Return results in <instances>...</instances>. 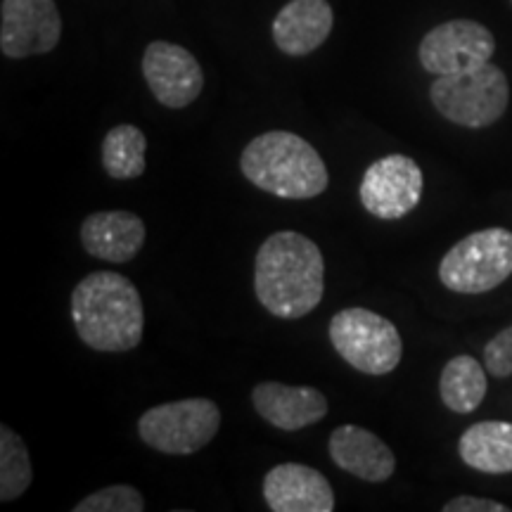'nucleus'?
Returning a JSON list of instances; mask_svg holds the SVG:
<instances>
[{
	"instance_id": "19",
	"label": "nucleus",
	"mask_w": 512,
	"mask_h": 512,
	"mask_svg": "<svg viewBox=\"0 0 512 512\" xmlns=\"http://www.w3.org/2000/svg\"><path fill=\"white\" fill-rule=\"evenodd\" d=\"M147 138L138 126L119 124L102 140V166L114 181H136L145 174Z\"/></svg>"
},
{
	"instance_id": "14",
	"label": "nucleus",
	"mask_w": 512,
	"mask_h": 512,
	"mask_svg": "<svg viewBox=\"0 0 512 512\" xmlns=\"http://www.w3.org/2000/svg\"><path fill=\"white\" fill-rule=\"evenodd\" d=\"M256 413L268 425L285 432H297L316 425L328 415L330 406L323 392L313 387H290L283 382H259L252 389Z\"/></svg>"
},
{
	"instance_id": "9",
	"label": "nucleus",
	"mask_w": 512,
	"mask_h": 512,
	"mask_svg": "<svg viewBox=\"0 0 512 512\" xmlns=\"http://www.w3.org/2000/svg\"><path fill=\"white\" fill-rule=\"evenodd\" d=\"M496 53V38L484 24L451 19L422 38L418 57L425 72L448 76L482 67Z\"/></svg>"
},
{
	"instance_id": "23",
	"label": "nucleus",
	"mask_w": 512,
	"mask_h": 512,
	"mask_svg": "<svg viewBox=\"0 0 512 512\" xmlns=\"http://www.w3.org/2000/svg\"><path fill=\"white\" fill-rule=\"evenodd\" d=\"M508 505L477 496H456L444 503V512H508Z\"/></svg>"
},
{
	"instance_id": "8",
	"label": "nucleus",
	"mask_w": 512,
	"mask_h": 512,
	"mask_svg": "<svg viewBox=\"0 0 512 512\" xmlns=\"http://www.w3.org/2000/svg\"><path fill=\"white\" fill-rule=\"evenodd\" d=\"M425 176L418 162L406 155H389L373 162L363 174L358 197L363 209L380 221H399L418 207Z\"/></svg>"
},
{
	"instance_id": "16",
	"label": "nucleus",
	"mask_w": 512,
	"mask_h": 512,
	"mask_svg": "<svg viewBox=\"0 0 512 512\" xmlns=\"http://www.w3.org/2000/svg\"><path fill=\"white\" fill-rule=\"evenodd\" d=\"M335 12L328 0H290L273 19V41L290 57L311 55L328 41Z\"/></svg>"
},
{
	"instance_id": "15",
	"label": "nucleus",
	"mask_w": 512,
	"mask_h": 512,
	"mask_svg": "<svg viewBox=\"0 0 512 512\" xmlns=\"http://www.w3.org/2000/svg\"><path fill=\"white\" fill-rule=\"evenodd\" d=\"M330 458L339 470L368 484H382L394 475L396 458L384 441L366 427L342 425L330 434Z\"/></svg>"
},
{
	"instance_id": "20",
	"label": "nucleus",
	"mask_w": 512,
	"mask_h": 512,
	"mask_svg": "<svg viewBox=\"0 0 512 512\" xmlns=\"http://www.w3.org/2000/svg\"><path fill=\"white\" fill-rule=\"evenodd\" d=\"M34 472L24 439L8 425L0 427V501H15L29 489Z\"/></svg>"
},
{
	"instance_id": "24",
	"label": "nucleus",
	"mask_w": 512,
	"mask_h": 512,
	"mask_svg": "<svg viewBox=\"0 0 512 512\" xmlns=\"http://www.w3.org/2000/svg\"><path fill=\"white\" fill-rule=\"evenodd\" d=\"M510 3H512V0H510Z\"/></svg>"
},
{
	"instance_id": "7",
	"label": "nucleus",
	"mask_w": 512,
	"mask_h": 512,
	"mask_svg": "<svg viewBox=\"0 0 512 512\" xmlns=\"http://www.w3.org/2000/svg\"><path fill=\"white\" fill-rule=\"evenodd\" d=\"M219 427V406L202 396L159 403L138 420V434L143 444L166 456H190V453L202 451L219 434Z\"/></svg>"
},
{
	"instance_id": "12",
	"label": "nucleus",
	"mask_w": 512,
	"mask_h": 512,
	"mask_svg": "<svg viewBox=\"0 0 512 512\" xmlns=\"http://www.w3.org/2000/svg\"><path fill=\"white\" fill-rule=\"evenodd\" d=\"M264 501L273 512H332L335 491L323 472L302 463H283L266 472Z\"/></svg>"
},
{
	"instance_id": "11",
	"label": "nucleus",
	"mask_w": 512,
	"mask_h": 512,
	"mask_svg": "<svg viewBox=\"0 0 512 512\" xmlns=\"http://www.w3.org/2000/svg\"><path fill=\"white\" fill-rule=\"evenodd\" d=\"M143 76L159 105L183 110L200 98L204 72L197 57L169 41H152L143 55Z\"/></svg>"
},
{
	"instance_id": "3",
	"label": "nucleus",
	"mask_w": 512,
	"mask_h": 512,
	"mask_svg": "<svg viewBox=\"0 0 512 512\" xmlns=\"http://www.w3.org/2000/svg\"><path fill=\"white\" fill-rule=\"evenodd\" d=\"M240 169L249 183L280 200H313L330 185L328 166L316 147L290 131H268L249 140Z\"/></svg>"
},
{
	"instance_id": "13",
	"label": "nucleus",
	"mask_w": 512,
	"mask_h": 512,
	"mask_svg": "<svg viewBox=\"0 0 512 512\" xmlns=\"http://www.w3.org/2000/svg\"><path fill=\"white\" fill-rule=\"evenodd\" d=\"M145 238V223L133 211H95L81 223V245L86 254L110 264H128L136 259L143 252Z\"/></svg>"
},
{
	"instance_id": "10",
	"label": "nucleus",
	"mask_w": 512,
	"mask_h": 512,
	"mask_svg": "<svg viewBox=\"0 0 512 512\" xmlns=\"http://www.w3.org/2000/svg\"><path fill=\"white\" fill-rule=\"evenodd\" d=\"M62 38V17L55 0H3L0 50L10 60L46 55Z\"/></svg>"
},
{
	"instance_id": "1",
	"label": "nucleus",
	"mask_w": 512,
	"mask_h": 512,
	"mask_svg": "<svg viewBox=\"0 0 512 512\" xmlns=\"http://www.w3.org/2000/svg\"><path fill=\"white\" fill-rule=\"evenodd\" d=\"M254 292L275 318L309 316L325 294V259L320 247L294 230L273 233L256 252Z\"/></svg>"
},
{
	"instance_id": "22",
	"label": "nucleus",
	"mask_w": 512,
	"mask_h": 512,
	"mask_svg": "<svg viewBox=\"0 0 512 512\" xmlns=\"http://www.w3.org/2000/svg\"><path fill=\"white\" fill-rule=\"evenodd\" d=\"M484 366L491 375L503 380L512 375V325L498 332L484 347Z\"/></svg>"
},
{
	"instance_id": "17",
	"label": "nucleus",
	"mask_w": 512,
	"mask_h": 512,
	"mask_svg": "<svg viewBox=\"0 0 512 512\" xmlns=\"http://www.w3.org/2000/svg\"><path fill=\"white\" fill-rule=\"evenodd\" d=\"M460 460L486 475L512 472V422L484 420L467 427L458 441Z\"/></svg>"
},
{
	"instance_id": "2",
	"label": "nucleus",
	"mask_w": 512,
	"mask_h": 512,
	"mask_svg": "<svg viewBox=\"0 0 512 512\" xmlns=\"http://www.w3.org/2000/svg\"><path fill=\"white\" fill-rule=\"evenodd\" d=\"M76 335L88 349L124 354L143 342L145 311L138 287L126 275L95 271L72 292Z\"/></svg>"
},
{
	"instance_id": "6",
	"label": "nucleus",
	"mask_w": 512,
	"mask_h": 512,
	"mask_svg": "<svg viewBox=\"0 0 512 512\" xmlns=\"http://www.w3.org/2000/svg\"><path fill=\"white\" fill-rule=\"evenodd\" d=\"M330 342L363 375H389L403 356V339L392 320L361 306L332 316Z\"/></svg>"
},
{
	"instance_id": "21",
	"label": "nucleus",
	"mask_w": 512,
	"mask_h": 512,
	"mask_svg": "<svg viewBox=\"0 0 512 512\" xmlns=\"http://www.w3.org/2000/svg\"><path fill=\"white\" fill-rule=\"evenodd\" d=\"M74 512H143L145 498L136 486L131 484H112L107 489L95 491L76 503Z\"/></svg>"
},
{
	"instance_id": "18",
	"label": "nucleus",
	"mask_w": 512,
	"mask_h": 512,
	"mask_svg": "<svg viewBox=\"0 0 512 512\" xmlns=\"http://www.w3.org/2000/svg\"><path fill=\"white\" fill-rule=\"evenodd\" d=\"M486 366L477 361L475 356H453L441 370L439 377V394L448 411L467 415L475 413L486 399Z\"/></svg>"
},
{
	"instance_id": "4",
	"label": "nucleus",
	"mask_w": 512,
	"mask_h": 512,
	"mask_svg": "<svg viewBox=\"0 0 512 512\" xmlns=\"http://www.w3.org/2000/svg\"><path fill=\"white\" fill-rule=\"evenodd\" d=\"M432 105L451 124L486 128L508 110L510 86L503 69L486 62L470 72L439 76L430 88Z\"/></svg>"
},
{
	"instance_id": "5",
	"label": "nucleus",
	"mask_w": 512,
	"mask_h": 512,
	"mask_svg": "<svg viewBox=\"0 0 512 512\" xmlns=\"http://www.w3.org/2000/svg\"><path fill=\"white\" fill-rule=\"evenodd\" d=\"M512 275V233L505 228H484L467 235L448 249L439 264V280L458 294L496 290Z\"/></svg>"
}]
</instances>
